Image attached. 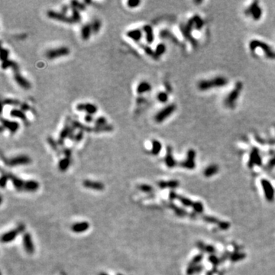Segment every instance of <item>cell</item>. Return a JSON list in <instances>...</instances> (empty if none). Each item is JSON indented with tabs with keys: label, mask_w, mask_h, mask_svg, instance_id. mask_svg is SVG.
I'll use <instances>...</instances> for the list:
<instances>
[{
	"label": "cell",
	"mask_w": 275,
	"mask_h": 275,
	"mask_svg": "<svg viewBox=\"0 0 275 275\" xmlns=\"http://www.w3.org/2000/svg\"><path fill=\"white\" fill-rule=\"evenodd\" d=\"M9 177L11 180H12V184H13L14 186L16 187V189L18 191H21V190H25V181L22 180L21 179L18 178L17 176H14L13 174H8Z\"/></svg>",
	"instance_id": "16"
},
{
	"label": "cell",
	"mask_w": 275,
	"mask_h": 275,
	"mask_svg": "<svg viewBox=\"0 0 275 275\" xmlns=\"http://www.w3.org/2000/svg\"><path fill=\"white\" fill-rule=\"evenodd\" d=\"M14 79H15V81L17 83V84L20 87L25 89L31 88V84L29 83V81L25 79L24 77H22L18 71L15 72V74H14Z\"/></svg>",
	"instance_id": "11"
},
{
	"label": "cell",
	"mask_w": 275,
	"mask_h": 275,
	"mask_svg": "<svg viewBox=\"0 0 275 275\" xmlns=\"http://www.w3.org/2000/svg\"><path fill=\"white\" fill-rule=\"evenodd\" d=\"M228 84V80L223 77H217L210 80H201L198 84V88L201 91H206L213 88L223 87Z\"/></svg>",
	"instance_id": "1"
},
{
	"label": "cell",
	"mask_w": 275,
	"mask_h": 275,
	"mask_svg": "<svg viewBox=\"0 0 275 275\" xmlns=\"http://www.w3.org/2000/svg\"><path fill=\"white\" fill-rule=\"evenodd\" d=\"M162 149V145L157 140L152 141V147H151V154L153 155H157L160 154Z\"/></svg>",
	"instance_id": "26"
},
{
	"label": "cell",
	"mask_w": 275,
	"mask_h": 275,
	"mask_svg": "<svg viewBox=\"0 0 275 275\" xmlns=\"http://www.w3.org/2000/svg\"><path fill=\"white\" fill-rule=\"evenodd\" d=\"M25 227L24 225H19L17 228L14 229L13 230H11L8 232H6L2 235V242L3 243H7V242H10L13 241L15 238H16L18 235H19L20 233L22 232L25 230Z\"/></svg>",
	"instance_id": "7"
},
{
	"label": "cell",
	"mask_w": 275,
	"mask_h": 275,
	"mask_svg": "<svg viewBox=\"0 0 275 275\" xmlns=\"http://www.w3.org/2000/svg\"><path fill=\"white\" fill-rule=\"evenodd\" d=\"M84 131H80V130H79L77 133L75 134V136H74V142H77V143L79 142H81L82 139L84 138Z\"/></svg>",
	"instance_id": "40"
},
{
	"label": "cell",
	"mask_w": 275,
	"mask_h": 275,
	"mask_svg": "<svg viewBox=\"0 0 275 275\" xmlns=\"http://www.w3.org/2000/svg\"><path fill=\"white\" fill-rule=\"evenodd\" d=\"M126 35H127V37L133 40L134 41L138 42L142 38V31L138 28H135V29H132L127 31Z\"/></svg>",
	"instance_id": "18"
},
{
	"label": "cell",
	"mask_w": 275,
	"mask_h": 275,
	"mask_svg": "<svg viewBox=\"0 0 275 275\" xmlns=\"http://www.w3.org/2000/svg\"><path fill=\"white\" fill-rule=\"evenodd\" d=\"M47 16L50 18V19L62 21V22H65V23H74V19L72 18L71 16H66L63 12H58L53 11V10H49V11L47 12Z\"/></svg>",
	"instance_id": "6"
},
{
	"label": "cell",
	"mask_w": 275,
	"mask_h": 275,
	"mask_svg": "<svg viewBox=\"0 0 275 275\" xmlns=\"http://www.w3.org/2000/svg\"><path fill=\"white\" fill-rule=\"evenodd\" d=\"M70 54V49L67 47H60L57 48H53L46 51V57L50 60L59 58L62 57L67 56Z\"/></svg>",
	"instance_id": "3"
},
{
	"label": "cell",
	"mask_w": 275,
	"mask_h": 275,
	"mask_svg": "<svg viewBox=\"0 0 275 275\" xmlns=\"http://www.w3.org/2000/svg\"><path fill=\"white\" fill-rule=\"evenodd\" d=\"M47 142H48L49 145L51 146V147H52L53 149L55 150V151H57V143L52 138L49 137L48 138H47Z\"/></svg>",
	"instance_id": "43"
},
{
	"label": "cell",
	"mask_w": 275,
	"mask_h": 275,
	"mask_svg": "<svg viewBox=\"0 0 275 275\" xmlns=\"http://www.w3.org/2000/svg\"><path fill=\"white\" fill-rule=\"evenodd\" d=\"M89 228V224L87 222L77 223L71 226V230L75 233H82L87 231Z\"/></svg>",
	"instance_id": "13"
},
{
	"label": "cell",
	"mask_w": 275,
	"mask_h": 275,
	"mask_svg": "<svg viewBox=\"0 0 275 275\" xmlns=\"http://www.w3.org/2000/svg\"><path fill=\"white\" fill-rule=\"evenodd\" d=\"M140 3H141V1H139V0H129L127 2V5H128V7L132 9L138 7Z\"/></svg>",
	"instance_id": "39"
},
{
	"label": "cell",
	"mask_w": 275,
	"mask_h": 275,
	"mask_svg": "<svg viewBox=\"0 0 275 275\" xmlns=\"http://www.w3.org/2000/svg\"><path fill=\"white\" fill-rule=\"evenodd\" d=\"M144 50H145V52L147 53V54H149L150 56L154 57H155V51H153V50H152V49H151V47H150L145 46V47H144Z\"/></svg>",
	"instance_id": "45"
},
{
	"label": "cell",
	"mask_w": 275,
	"mask_h": 275,
	"mask_svg": "<svg viewBox=\"0 0 275 275\" xmlns=\"http://www.w3.org/2000/svg\"><path fill=\"white\" fill-rule=\"evenodd\" d=\"M83 186L88 189H93L95 190H99L101 191L105 188L104 184L101 182H97V181H93L90 180H85L83 181Z\"/></svg>",
	"instance_id": "12"
},
{
	"label": "cell",
	"mask_w": 275,
	"mask_h": 275,
	"mask_svg": "<svg viewBox=\"0 0 275 275\" xmlns=\"http://www.w3.org/2000/svg\"><path fill=\"white\" fill-rule=\"evenodd\" d=\"M249 12L250 14H252V17L255 21L259 20L262 16V9L260 8L258 6V2H254L249 8Z\"/></svg>",
	"instance_id": "14"
},
{
	"label": "cell",
	"mask_w": 275,
	"mask_h": 275,
	"mask_svg": "<svg viewBox=\"0 0 275 275\" xmlns=\"http://www.w3.org/2000/svg\"><path fill=\"white\" fill-rule=\"evenodd\" d=\"M23 244L26 252L30 254H33L35 252V246H34L33 241L31 238V235L29 233H25L23 235Z\"/></svg>",
	"instance_id": "9"
},
{
	"label": "cell",
	"mask_w": 275,
	"mask_h": 275,
	"mask_svg": "<svg viewBox=\"0 0 275 275\" xmlns=\"http://www.w3.org/2000/svg\"><path fill=\"white\" fill-rule=\"evenodd\" d=\"M165 51H166V46H165V45H164V44H159V45H157L155 50V58H157V57H159L160 56H161L163 54H164Z\"/></svg>",
	"instance_id": "30"
},
{
	"label": "cell",
	"mask_w": 275,
	"mask_h": 275,
	"mask_svg": "<svg viewBox=\"0 0 275 275\" xmlns=\"http://www.w3.org/2000/svg\"><path fill=\"white\" fill-rule=\"evenodd\" d=\"M138 188L140 190H142V191L143 192H146V193L151 192V190H152L151 186H149V185H147V184H141L139 186H138Z\"/></svg>",
	"instance_id": "41"
},
{
	"label": "cell",
	"mask_w": 275,
	"mask_h": 275,
	"mask_svg": "<svg viewBox=\"0 0 275 275\" xmlns=\"http://www.w3.org/2000/svg\"><path fill=\"white\" fill-rule=\"evenodd\" d=\"M217 171V167L216 166H210V167H207V169L206 170V175H211L214 173H215Z\"/></svg>",
	"instance_id": "44"
},
{
	"label": "cell",
	"mask_w": 275,
	"mask_h": 275,
	"mask_svg": "<svg viewBox=\"0 0 275 275\" xmlns=\"http://www.w3.org/2000/svg\"><path fill=\"white\" fill-rule=\"evenodd\" d=\"M157 99L160 103H164L168 100V95L166 92H159L157 94Z\"/></svg>",
	"instance_id": "34"
},
{
	"label": "cell",
	"mask_w": 275,
	"mask_h": 275,
	"mask_svg": "<svg viewBox=\"0 0 275 275\" xmlns=\"http://www.w3.org/2000/svg\"><path fill=\"white\" fill-rule=\"evenodd\" d=\"M84 121H85L86 123H91V122H93V121H94V119H93V116H92V115L86 114L85 116V117H84Z\"/></svg>",
	"instance_id": "46"
},
{
	"label": "cell",
	"mask_w": 275,
	"mask_h": 275,
	"mask_svg": "<svg viewBox=\"0 0 275 275\" xmlns=\"http://www.w3.org/2000/svg\"><path fill=\"white\" fill-rule=\"evenodd\" d=\"M151 89V86L148 82L142 81V82H141L138 85L137 88H136V91H137L138 94H139V95H142V94H144V93L149 92Z\"/></svg>",
	"instance_id": "19"
},
{
	"label": "cell",
	"mask_w": 275,
	"mask_h": 275,
	"mask_svg": "<svg viewBox=\"0 0 275 275\" xmlns=\"http://www.w3.org/2000/svg\"><path fill=\"white\" fill-rule=\"evenodd\" d=\"M31 162V160L27 155H18L16 157L10 158L9 160H6V164L10 167H16L18 165L28 164Z\"/></svg>",
	"instance_id": "5"
},
{
	"label": "cell",
	"mask_w": 275,
	"mask_h": 275,
	"mask_svg": "<svg viewBox=\"0 0 275 275\" xmlns=\"http://www.w3.org/2000/svg\"><path fill=\"white\" fill-rule=\"evenodd\" d=\"M71 17L72 18L74 19V23H77V22H79V21H81V16H80V13H79V10L77 9L72 8Z\"/></svg>",
	"instance_id": "33"
},
{
	"label": "cell",
	"mask_w": 275,
	"mask_h": 275,
	"mask_svg": "<svg viewBox=\"0 0 275 275\" xmlns=\"http://www.w3.org/2000/svg\"><path fill=\"white\" fill-rule=\"evenodd\" d=\"M73 128H74V127H70V126L67 124L64 126V128H63V129L61 130V132H60L59 139H58V141H57V143H58L59 145H64V139H65L66 138L69 137V135H70V132H72Z\"/></svg>",
	"instance_id": "15"
},
{
	"label": "cell",
	"mask_w": 275,
	"mask_h": 275,
	"mask_svg": "<svg viewBox=\"0 0 275 275\" xmlns=\"http://www.w3.org/2000/svg\"><path fill=\"white\" fill-rule=\"evenodd\" d=\"M2 68L3 70H6L8 68H12V69H13L14 73L18 71V65L15 61L11 60H7L6 61L2 62Z\"/></svg>",
	"instance_id": "23"
},
{
	"label": "cell",
	"mask_w": 275,
	"mask_h": 275,
	"mask_svg": "<svg viewBox=\"0 0 275 275\" xmlns=\"http://www.w3.org/2000/svg\"><path fill=\"white\" fill-rule=\"evenodd\" d=\"M93 33V31H92V28H91V25H89V24H86L85 25H84L81 28V37L83 38V40L84 41H87L88 39H89L90 36H91V34Z\"/></svg>",
	"instance_id": "20"
},
{
	"label": "cell",
	"mask_w": 275,
	"mask_h": 275,
	"mask_svg": "<svg viewBox=\"0 0 275 275\" xmlns=\"http://www.w3.org/2000/svg\"><path fill=\"white\" fill-rule=\"evenodd\" d=\"M243 85L241 82H238L235 86L234 89L231 91L229 95L227 96L226 99L225 100V105L227 107L229 108H232L235 104V102L237 101L238 98L240 96L241 91H242Z\"/></svg>",
	"instance_id": "2"
},
{
	"label": "cell",
	"mask_w": 275,
	"mask_h": 275,
	"mask_svg": "<svg viewBox=\"0 0 275 275\" xmlns=\"http://www.w3.org/2000/svg\"><path fill=\"white\" fill-rule=\"evenodd\" d=\"M172 152H171V149L170 147L167 148V152L166 157H165V163L167 164V167H173L175 165V161L174 160V157L172 156Z\"/></svg>",
	"instance_id": "29"
},
{
	"label": "cell",
	"mask_w": 275,
	"mask_h": 275,
	"mask_svg": "<svg viewBox=\"0 0 275 275\" xmlns=\"http://www.w3.org/2000/svg\"><path fill=\"white\" fill-rule=\"evenodd\" d=\"M70 165V160L69 157H64L63 159H60V161L58 163V168L60 171H67Z\"/></svg>",
	"instance_id": "25"
},
{
	"label": "cell",
	"mask_w": 275,
	"mask_h": 275,
	"mask_svg": "<svg viewBox=\"0 0 275 275\" xmlns=\"http://www.w3.org/2000/svg\"><path fill=\"white\" fill-rule=\"evenodd\" d=\"M176 110V106L174 104H171L162 108L160 112L156 114L155 117V121L157 123H161L163 121H164L165 119H167L171 115L174 113Z\"/></svg>",
	"instance_id": "4"
},
{
	"label": "cell",
	"mask_w": 275,
	"mask_h": 275,
	"mask_svg": "<svg viewBox=\"0 0 275 275\" xmlns=\"http://www.w3.org/2000/svg\"><path fill=\"white\" fill-rule=\"evenodd\" d=\"M3 105H10V106H18L20 104V101L15 99H5L2 101Z\"/></svg>",
	"instance_id": "38"
},
{
	"label": "cell",
	"mask_w": 275,
	"mask_h": 275,
	"mask_svg": "<svg viewBox=\"0 0 275 275\" xmlns=\"http://www.w3.org/2000/svg\"><path fill=\"white\" fill-rule=\"evenodd\" d=\"M188 157L187 161L184 163V167H193V158L195 157V151L193 150H190L188 151Z\"/></svg>",
	"instance_id": "28"
},
{
	"label": "cell",
	"mask_w": 275,
	"mask_h": 275,
	"mask_svg": "<svg viewBox=\"0 0 275 275\" xmlns=\"http://www.w3.org/2000/svg\"><path fill=\"white\" fill-rule=\"evenodd\" d=\"M94 124H95L96 127H102V126H105L107 125V120L106 118H105L104 116H100L94 121Z\"/></svg>",
	"instance_id": "35"
},
{
	"label": "cell",
	"mask_w": 275,
	"mask_h": 275,
	"mask_svg": "<svg viewBox=\"0 0 275 275\" xmlns=\"http://www.w3.org/2000/svg\"><path fill=\"white\" fill-rule=\"evenodd\" d=\"M249 47L252 50H255L256 49L258 48V47H262L263 48L262 50H264V51L266 53L267 57H274V54H273V52L271 51V48H270L269 47L267 46L266 44L262 42H260L258 41H252V42H250L249 44Z\"/></svg>",
	"instance_id": "8"
},
{
	"label": "cell",
	"mask_w": 275,
	"mask_h": 275,
	"mask_svg": "<svg viewBox=\"0 0 275 275\" xmlns=\"http://www.w3.org/2000/svg\"><path fill=\"white\" fill-rule=\"evenodd\" d=\"M28 108H29V107H28L27 103H22V104H21V109L22 111H27Z\"/></svg>",
	"instance_id": "49"
},
{
	"label": "cell",
	"mask_w": 275,
	"mask_h": 275,
	"mask_svg": "<svg viewBox=\"0 0 275 275\" xmlns=\"http://www.w3.org/2000/svg\"><path fill=\"white\" fill-rule=\"evenodd\" d=\"M10 116L14 117V118H18L21 120L25 121L27 119L26 116H25L24 111L21 109H18V108H12V110L10 111Z\"/></svg>",
	"instance_id": "22"
},
{
	"label": "cell",
	"mask_w": 275,
	"mask_h": 275,
	"mask_svg": "<svg viewBox=\"0 0 275 275\" xmlns=\"http://www.w3.org/2000/svg\"><path fill=\"white\" fill-rule=\"evenodd\" d=\"M93 132H112L113 130V127L110 125H106L105 126H102V127H93Z\"/></svg>",
	"instance_id": "31"
},
{
	"label": "cell",
	"mask_w": 275,
	"mask_h": 275,
	"mask_svg": "<svg viewBox=\"0 0 275 275\" xmlns=\"http://www.w3.org/2000/svg\"><path fill=\"white\" fill-rule=\"evenodd\" d=\"M76 109L78 112H84V103H78L76 106Z\"/></svg>",
	"instance_id": "47"
},
{
	"label": "cell",
	"mask_w": 275,
	"mask_h": 275,
	"mask_svg": "<svg viewBox=\"0 0 275 275\" xmlns=\"http://www.w3.org/2000/svg\"><path fill=\"white\" fill-rule=\"evenodd\" d=\"M101 26H102V24H101V21H99V19H95L94 21L92 22L91 24V28H92V31H93V33H98L99 31L101 28Z\"/></svg>",
	"instance_id": "32"
},
{
	"label": "cell",
	"mask_w": 275,
	"mask_h": 275,
	"mask_svg": "<svg viewBox=\"0 0 275 275\" xmlns=\"http://www.w3.org/2000/svg\"><path fill=\"white\" fill-rule=\"evenodd\" d=\"M9 179V177L8 174H2V176H1V180H0V184H1V186L2 188H4L6 185V183L8 181V180Z\"/></svg>",
	"instance_id": "42"
},
{
	"label": "cell",
	"mask_w": 275,
	"mask_h": 275,
	"mask_svg": "<svg viewBox=\"0 0 275 275\" xmlns=\"http://www.w3.org/2000/svg\"><path fill=\"white\" fill-rule=\"evenodd\" d=\"M39 184L35 180H27L25 184V190L24 191L35 192L38 189Z\"/></svg>",
	"instance_id": "21"
},
{
	"label": "cell",
	"mask_w": 275,
	"mask_h": 275,
	"mask_svg": "<svg viewBox=\"0 0 275 275\" xmlns=\"http://www.w3.org/2000/svg\"><path fill=\"white\" fill-rule=\"evenodd\" d=\"M99 275H108V274H105V273H101V274H99Z\"/></svg>",
	"instance_id": "51"
},
{
	"label": "cell",
	"mask_w": 275,
	"mask_h": 275,
	"mask_svg": "<svg viewBox=\"0 0 275 275\" xmlns=\"http://www.w3.org/2000/svg\"><path fill=\"white\" fill-rule=\"evenodd\" d=\"M9 50L7 48L2 47V49H1V55H0V59L2 60V62L9 60Z\"/></svg>",
	"instance_id": "37"
},
{
	"label": "cell",
	"mask_w": 275,
	"mask_h": 275,
	"mask_svg": "<svg viewBox=\"0 0 275 275\" xmlns=\"http://www.w3.org/2000/svg\"><path fill=\"white\" fill-rule=\"evenodd\" d=\"M70 4L72 6V8L77 9L78 10H80V11H84V10L86 9V6L84 3H82V2H79L78 1H72L70 2Z\"/></svg>",
	"instance_id": "36"
},
{
	"label": "cell",
	"mask_w": 275,
	"mask_h": 275,
	"mask_svg": "<svg viewBox=\"0 0 275 275\" xmlns=\"http://www.w3.org/2000/svg\"><path fill=\"white\" fill-rule=\"evenodd\" d=\"M62 10H63V13H64V14L66 13V12L68 11V7H67V6H63Z\"/></svg>",
	"instance_id": "50"
},
{
	"label": "cell",
	"mask_w": 275,
	"mask_h": 275,
	"mask_svg": "<svg viewBox=\"0 0 275 275\" xmlns=\"http://www.w3.org/2000/svg\"><path fill=\"white\" fill-rule=\"evenodd\" d=\"M97 106L96 105L93 103H84V112L86 113V114L89 115H94L97 113Z\"/></svg>",
	"instance_id": "27"
},
{
	"label": "cell",
	"mask_w": 275,
	"mask_h": 275,
	"mask_svg": "<svg viewBox=\"0 0 275 275\" xmlns=\"http://www.w3.org/2000/svg\"><path fill=\"white\" fill-rule=\"evenodd\" d=\"M143 31L145 34V39L148 44H151L155 40V35H154L153 28L150 25H145L143 27Z\"/></svg>",
	"instance_id": "17"
},
{
	"label": "cell",
	"mask_w": 275,
	"mask_h": 275,
	"mask_svg": "<svg viewBox=\"0 0 275 275\" xmlns=\"http://www.w3.org/2000/svg\"><path fill=\"white\" fill-rule=\"evenodd\" d=\"M1 122H2L3 127L7 128L12 134L16 133L18 130V128H19V124L16 121H11L9 120V119H6V118H2L1 119Z\"/></svg>",
	"instance_id": "10"
},
{
	"label": "cell",
	"mask_w": 275,
	"mask_h": 275,
	"mask_svg": "<svg viewBox=\"0 0 275 275\" xmlns=\"http://www.w3.org/2000/svg\"><path fill=\"white\" fill-rule=\"evenodd\" d=\"M72 125L74 128H79L80 131H84V132H93V127H89V126L85 125L82 124L81 122H79L77 121H73L72 122Z\"/></svg>",
	"instance_id": "24"
},
{
	"label": "cell",
	"mask_w": 275,
	"mask_h": 275,
	"mask_svg": "<svg viewBox=\"0 0 275 275\" xmlns=\"http://www.w3.org/2000/svg\"><path fill=\"white\" fill-rule=\"evenodd\" d=\"M63 152H64V155L66 156V157H69V158H70V157L71 156V153H72L71 150L69 149V148H64Z\"/></svg>",
	"instance_id": "48"
}]
</instances>
